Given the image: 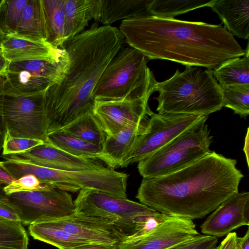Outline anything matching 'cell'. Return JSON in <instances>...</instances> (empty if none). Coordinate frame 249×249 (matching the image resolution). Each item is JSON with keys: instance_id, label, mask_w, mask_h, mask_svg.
Here are the masks:
<instances>
[{"instance_id": "45", "label": "cell", "mask_w": 249, "mask_h": 249, "mask_svg": "<svg viewBox=\"0 0 249 249\" xmlns=\"http://www.w3.org/2000/svg\"><path fill=\"white\" fill-rule=\"evenodd\" d=\"M1 95L0 92V123H1V115H0V112H1Z\"/></svg>"}, {"instance_id": "13", "label": "cell", "mask_w": 249, "mask_h": 249, "mask_svg": "<svg viewBox=\"0 0 249 249\" xmlns=\"http://www.w3.org/2000/svg\"><path fill=\"white\" fill-rule=\"evenodd\" d=\"M199 234L193 220L169 216L143 236H127L117 249H165Z\"/></svg>"}, {"instance_id": "11", "label": "cell", "mask_w": 249, "mask_h": 249, "mask_svg": "<svg viewBox=\"0 0 249 249\" xmlns=\"http://www.w3.org/2000/svg\"><path fill=\"white\" fill-rule=\"evenodd\" d=\"M143 132L136 139L121 167L146 158L196 124L206 121L208 116L153 113Z\"/></svg>"}, {"instance_id": "30", "label": "cell", "mask_w": 249, "mask_h": 249, "mask_svg": "<svg viewBox=\"0 0 249 249\" xmlns=\"http://www.w3.org/2000/svg\"><path fill=\"white\" fill-rule=\"evenodd\" d=\"M221 89L223 107L246 118L249 114V84L233 85Z\"/></svg>"}, {"instance_id": "7", "label": "cell", "mask_w": 249, "mask_h": 249, "mask_svg": "<svg viewBox=\"0 0 249 249\" xmlns=\"http://www.w3.org/2000/svg\"><path fill=\"white\" fill-rule=\"evenodd\" d=\"M68 64L65 51L58 59L10 62L0 82V94L19 96L44 93L61 78Z\"/></svg>"}, {"instance_id": "47", "label": "cell", "mask_w": 249, "mask_h": 249, "mask_svg": "<svg viewBox=\"0 0 249 249\" xmlns=\"http://www.w3.org/2000/svg\"><path fill=\"white\" fill-rule=\"evenodd\" d=\"M0 82H1V80H0Z\"/></svg>"}, {"instance_id": "9", "label": "cell", "mask_w": 249, "mask_h": 249, "mask_svg": "<svg viewBox=\"0 0 249 249\" xmlns=\"http://www.w3.org/2000/svg\"><path fill=\"white\" fill-rule=\"evenodd\" d=\"M75 213L107 220L127 236L134 233L135 219L152 208L107 193L91 189L79 191L74 200Z\"/></svg>"}, {"instance_id": "39", "label": "cell", "mask_w": 249, "mask_h": 249, "mask_svg": "<svg viewBox=\"0 0 249 249\" xmlns=\"http://www.w3.org/2000/svg\"><path fill=\"white\" fill-rule=\"evenodd\" d=\"M9 63L10 61L6 58L1 50H0V77L5 75Z\"/></svg>"}, {"instance_id": "41", "label": "cell", "mask_w": 249, "mask_h": 249, "mask_svg": "<svg viewBox=\"0 0 249 249\" xmlns=\"http://www.w3.org/2000/svg\"><path fill=\"white\" fill-rule=\"evenodd\" d=\"M249 128H248L247 134L245 137V144L244 147L243 148V150L244 151V153L245 154L246 159H247V162L248 163V165H249Z\"/></svg>"}, {"instance_id": "44", "label": "cell", "mask_w": 249, "mask_h": 249, "mask_svg": "<svg viewBox=\"0 0 249 249\" xmlns=\"http://www.w3.org/2000/svg\"><path fill=\"white\" fill-rule=\"evenodd\" d=\"M5 35L0 30V50H1L2 43L5 38Z\"/></svg>"}, {"instance_id": "46", "label": "cell", "mask_w": 249, "mask_h": 249, "mask_svg": "<svg viewBox=\"0 0 249 249\" xmlns=\"http://www.w3.org/2000/svg\"><path fill=\"white\" fill-rule=\"evenodd\" d=\"M214 249H220L219 245L218 246H217V247Z\"/></svg>"}, {"instance_id": "22", "label": "cell", "mask_w": 249, "mask_h": 249, "mask_svg": "<svg viewBox=\"0 0 249 249\" xmlns=\"http://www.w3.org/2000/svg\"><path fill=\"white\" fill-rule=\"evenodd\" d=\"M14 35L36 41H46L47 33L41 0H28Z\"/></svg>"}, {"instance_id": "27", "label": "cell", "mask_w": 249, "mask_h": 249, "mask_svg": "<svg viewBox=\"0 0 249 249\" xmlns=\"http://www.w3.org/2000/svg\"><path fill=\"white\" fill-rule=\"evenodd\" d=\"M59 130L87 142L102 144L107 135L92 112L83 115Z\"/></svg>"}, {"instance_id": "3", "label": "cell", "mask_w": 249, "mask_h": 249, "mask_svg": "<svg viewBox=\"0 0 249 249\" xmlns=\"http://www.w3.org/2000/svg\"><path fill=\"white\" fill-rule=\"evenodd\" d=\"M124 36L116 27L93 24L60 47L68 64L61 78L45 92L48 133L92 112L93 89L105 69L122 47Z\"/></svg>"}, {"instance_id": "15", "label": "cell", "mask_w": 249, "mask_h": 249, "mask_svg": "<svg viewBox=\"0 0 249 249\" xmlns=\"http://www.w3.org/2000/svg\"><path fill=\"white\" fill-rule=\"evenodd\" d=\"M51 221L71 234L91 243L119 246L127 236L111 222L99 217L74 213Z\"/></svg>"}, {"instance_id": "2", "label": "cell", "mask_w": 249, "mask_h": 249, "mask_svg": "<svg viewBox=\"0 0 249 249\" xmlns=\"http://www.w3.org/2000/svg\"><path fill=\"white\" fill-rule=\"evenodd\" d=\"M236 164L235 160L211 151L176 172L143 178L136 197L170 216L201 219L238 193L244 176Z\"/></svg>"}, {"instance_id": "21", "label": "cell", "mask_w": 249, "mask_h": 249, "mask_svg": "<svg viewBox=\"0 0 249 249\" xmlns=\"http://www.w3.org/2000/svg\"><path fill=\"white\" fill-rule=\"evenodd\" d=\"M28 231L34 239L50 244L59 249H71L91 243L71 234L51 221L29 225Z\"/></svg>"}, {"instance_id": "14", "label": "cell", "mask_w": 249, "mask_h": 249, "mask_svg": "<svg viewBox=\"0 0 249 249\" xmlns=\"http://www.w3.org/2000/svg\"><path fill=\"white\" fill-rule=\"evenodd\" d=\"M201 225L203 234L217 238L249 225V193H237L223 201Z\"/></svg>"}, {"instance_id": "1", "label": "cell", "mask_w": 249, "mask_h": 249, "mask_svg": "<svg viewBox=\"0 0 249 249\" xmlns=\"http://www.w3.org/2000/svg\"><path fill=\"white\" fill-rule=\"evenodd\" d=\"M119 31L129 46L149 59L214 70L246 50L221 24H210L151 15L122 21Z\"/></svg>"}, {"instance_id": "4", "label": "cell", "mask_w": 249, "mask_h": 249, "mask_svg": "<svg viewBox=\"0 0 249 249\" xmlns=\"http://www.w3.org/2000/svg\"><path fill=\"white\" fill-rule=\"evenodd\" d=\"M155 90L160 114L209 116L223 107L222 89L213 70L186 66L169 79L157 82Z\"/></svg>"}, {"instance_id": "31", "label": "cell", "mask_w": 249, "mask_h": 249, "mask_svg": "<svg viewBox=\"0 0 249 249\" xmlns=\"http://www.w3.org/2000/svg\"><path fill=\"white\" fill-rule=\"evenodd\" d=\"M28 1L2 0L0 2V30L5 36L16 33Z\"/></svg>"}, {"instance_id": "16", "label": "cell", "mask_w": 249, "mask_h": 249, "mask_svg": "<svg viewBox=\"0 0 249 249\" xmlns=\"http://www.w3.org/2000/svg\"><path fill=\"white\" fill-rule=\"evenodd\" d=\"M10 156L37 165L59 170L83 171L108 167L99 160L75 156L46 142L28 151Z\"/></svg>"}, {"instance_id": "19", "label": "cell", "mask_w": 249, "mask_h": 249, "mask_svg": "<svg viewBox=\"0 0 249 249\" xmlns=\"http://www.w3.org/2000/svg\"><path fill=\"white\" fill-rule=\"evenodd\" d=\"M233 36L249 38V0H215L210 7Z\"/></svg>"}, {"instance_id": "33", "label": "cell", "mask_w": 249, "mask_h": 249, "mask_svg": "<svg viewBox=\"0 0 249 249\" xmlns=\"http://www.w3.org/2000/svg\"><path fill=\"white\" fill-rule=\"evenodd\" d=\"M44 142L36 139L13 137L5 130L1 155L7 156L23 153Z\"/></svg>"}, {"instance_id": "26", "label": "cell", "mask_w": 249, "mask_h": 249, "mask_svg": "<svg viewBox=\"0 0 249 249\" xmlns=\"http://www.w3.org/2000/svg\"><path fill=\"white\" fill-rule=\"evenodd\" d=\"M243 57L228 59L213 70L214 78L224 87L233 85L249 84V43Z\"/></svg>"}, {"instance_id": "28", "label": "cell", "mask_w": 249, "mask_h": 249, "mask_svg": "<svg viewBox=\"0 0 249 249\" xmlns=\"http://www.w3.org/2000/svg\"><path fill=\"white\" fill-rule=\"evenodd\" d=\"M215 0H151L148 5L151 16L161 18H174L178 15L204 7H211Z\"/></svg>"}, {"instance_id": "24", "label": "cell", "mask_w": 249, "mask_h": 249, "mask_svg": "<svg viewBox=\"0 0 249 249\" xmlns=\"http://www.w3.org/2000/svg\"><path fill=\"white\" fill-rule=\"evenodd\" d=\"M66 0H41L45 21L46 41L59 48L66 41L64 27Z\"/></svg>"}, {"instance_id": "48", "label": "cell", "mask_w": 249, "mask_h": 249, "mask_svg": "<svg viewBox=\"0 0 249 249\" xmlns=\"http://www.w3.org/2000/svg\"><path fill=\"white\" fill-rule=\"evenodd\" d=\"M239 249H240V247H239Z\"/></svg>"}, {"instance_id": "43", "label": "cell", "mask_w": 249, "mask_h": 249, "mask_svg": "<svg viewBox=\"0 0 249 249\" xmlns=\"http://www.w3.org/2000/svg\"><path fill=\"white\" fill-rule=\"evenodd\" d=\"M5 185L0 183V202H2L5 198V195L3 189Z\"/></svg>"}, {"instance_id": "38", "label": "cell", "mask_w": 249, "mask_h": 249, "mask_svg": "<svg viewBox=\"0 0 249 249\" xmlns=\"http://www.w3.org/2000/svg\"><path fill=\"white\" fill-rule=\"evenodd\" d=\"M14 180H15L4 167L2 161H0V183L7 185Z\"/></svg>"}, {"instance_id": "10", "label": "cell", "mask_w": 249, "mask_h": 249, "mask_svg": "<svg viewBox=\"0 0 249 249\" xmlns=\"http://www.w3.org/2000/svg\"><path fill=\"white\" fill-rule=\"evenodd\" d=\"M1 203L11 208L25 225L58 219L75 213L71 195L57 188L5 195Z\"/></svg>"}, {"instance_id": "29", "label": "cell", "mask_w": 249, "mask_h": 249, "mask_svg": "<svg viewBox=\"0 0 249 249\" xmlns=\"http://www.w3.org/2000/svg\"><path fill=\"white\" fill-rule=\"evenodd\" d=\"M27 232L19 221L0 216V249H27Z\"/></svg>"}, {"instance_id": "40", "label": "cell", "mask_w": 249, "mask_h": 249, "mask_svg": "<svg viewBox=\"0 0 249 249\" xmlns=\"http://www.w3.org/2000/svg\"><path fill=\"white\" fill-rule=\"evenodd\" d=\"M240 249H249V229L242 237H239Z\"/></svg>"}, {"instance_id": "35", "label": "cell", "mask_w": 249, "mask_h": 249, "mask_svg": "<svg viewBox=\"0 0 249 249\" xmlns=\"http://www.w3.org/2000/svg\"><path fill=\"white\" fill-rule=\"evenodd\" d=\"M220 249H239V237L235 232H230L219 244Z\"/></svg>"}, {"instance_id": "32", "label": "cell", "mask_w": 249, "mask_h": 249, "mask_svg": "<svg viewBox=\"0 0 249 249\" xmlns=\"http://www.w3.org/2000/svg\"><path fill=\"white\" fill-rule=\"evenodd\" d=\"M55 188L53 185L40 181L34 175L29 174L5 185L3 191L5 195L23 192L42 191Z\"/></svg>"}, {"instance_id": "34", "label": "cell", "mask_w": 249, "mask_h": 249, "mask_svg": "<svg viewBox=\"0 0 249 249\" xmlns=\"http://www.w3.org/2000/svg\"><path fill=\"white\" fill-rule=\"evenodd\" d=\"M218 241L216 237L199 234L165 249H214Z\"/></svg>"}, {"instance_id": "23", "label": "cell", "mask_w": 249, "mask_h": 249, "mask_svg": "<svg viewBox=\"0 0 249 249\" xmlns=\"http://www.w3.org/2000/svg\"><path fill=\"white\" fill-rule=\"evenodd\" d=\"M151 0H102L100 21L104 25L122 19L150 15L148 5Z\"/></svg>"}, {"instance_id": "37", "label": "cell", "mask_w": 249, "mask_h": 249, "mask_svg": "<svg viewBox=\"0 0 249 249\" xmlns=\"http://www.w3.org/2000/svg\"><path fill=\"white\" fill-rule=\"evenodd\" d=\"M118 246L99 243H89L71 249H117Z\"/></svg>"}, {"instance_id": "36", "label": "cell", "mask_w": 249, "mask_h": 249, "mask_svg": "<svg viewBox=\"0 0 249 249\" xmlns=\"http://www.w3.org/2000/svg\"><path fill=\"white\" fill-rule=\"evenodd\" d=\"M0 216L10 220L20 222L17 213L9 207L1 202H0Z\"/></svg>"}, {"instance_id": "5", "label": "cell", "mask_w": 249, "mask_h": 249, "mask_svg": "<svg viewBox=\"0 0 249 249\" xmlns=\"http://www.w3.org/2000/svg\"><path fill=\"white\" fill-rule=\"evenodd\" d=\"M157 82L142 53L130 46L122 47L102 72L92 99L93 102L150 96L156 91Z\"/></svg>"}, {"instance_id": "25", "label": "cell", "mask_w": 249, "mask_h": 249, "mask_svg": "<svg viewBox=\"0 0 249 249\" xmlns=\"http://www.w3.org/2000/svg\"><path fill=\"white\" fill-rule=\"evenodd\" d=\"M45 142L72 155L100 160L102 144L87 142L61 130L49 133Z\"/></svg>"}, {"instance_id": "8", "label": "cell", "mask_w": 249, "mask_h": 249, "mask_svg": "<svg viewBox=\"0 0 249 249\" xmlns=\"http://www.w3.org/2000/svg\"><path fill=\"white\" fill-rule=\"evenodd\" d=\"M0 115L4 131L11 136L46 141L49 125L45 92L29 96L1 95Z\"/></svg>"}, {"instance_id": "18", "label": "cell", "mask_w": 249, "mask_h": 249, "mask_svg": "<svg viewBox=\"0 0 249 249\" xmlns=\"http://www.w3.org/2000/svg\"><path fill=\"white\" fill-rule=\"evenodd\" d=\"M147 121L129 123L116 134L107 136L102 143L100 160L111 169L120 167L137 137L144 131Z\"/></svg>"}, {"instance_id": "12", "label": "cell", "mask_w": 249, "mask_h": 249, "mask_svg": "<svg viewBox=\"0 0 249 249\" xmlns=\"http://www.w3.org/2000/svg\"><path fill=\"white\" fill-rule=\"evenodd\" d=\"M150 96L139 98L93 101L92 113L107 136L118 133L131 123L147 121L153 112L148 106Z\"/></svg>"}, {"instance_id": "17", "label": "cell", "mask_w": 249, "mask_h": 249, "mask_svg": "<svg viewBox=\"0 0 249 249\" xmlns=\"http://www.w3.org/2000/svg\"><path fill=\"white\" fill-rule=\"evenodd\" d=\"M1 50L10 62L58 59L65 53L64 49L55 48L47 41H34L14 35L5 36Z\"/></svg>"}, {"instance_id": "42", "label": "cell", "mask_w": 249, "mask_h": 249, "mask_svg": "<svg viewBox=\"0 0 249 249\" xmlns=\"http://www.w3.org/2000/svg\"><path fill=\"white\" fill-rule=\"evenodd\" d=\"M4 136V131L3 128L2 124L0 123V152L2 151L3 142Z\"/></svg>"}, {"instance_id": "6", "label": "cell", "mask_w": 249, "mask_h": 249, "mask_svg": "<svg viewBox=\"0 0 249 249\" xmlns=\"http://www.w3.org/2000/svg\"><path fill=\"white\" fill-rule=\"evenodd\" d=\"M206 121L185 130L160 149L140 160L143 178L164 176L188 166L210 153L213 137Z\"/></svg>"}, {"instance_id": "20", "label": "cell", "mask_w": 249, "mask_h": 249, "mask_svg": "<svg viewBox=\"0 0 249 249\" xmlns=\"http://www.w3.org/2000/svg\"><path fill=\"white\" fill-rule=\"evenodd\" d=\"M101 6L102 0H66L65 40L81 33L91 19L100 21Z\"/></svg>"}]
</instances>
